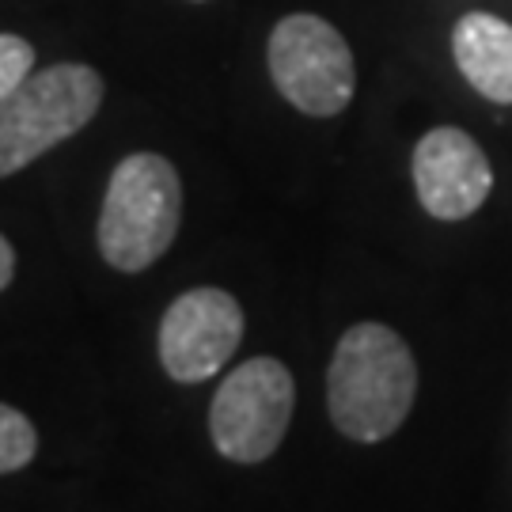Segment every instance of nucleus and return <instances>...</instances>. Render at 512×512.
Masks as SVG:
<instances>
[{"label": "nucleus", "instance_id": "f257e3e1", "mask_svg": "<svg viewBox=\"0 0 512 512\" xmlns=\"http://www.w3.org/2000/svg\"><path fill=\"white\" fill-rule=\"evenodd\" d=\"M418 399V361L399 330L349 327L327 368V410L342 437L376 444L403 429Z\"/></svg>", "mask_w": 512, "mask_h": 512}, {"label": "nucleus", "instance_id": "f03ea898", "mask_svg": "<svg viewBox=\"0 0 512 512\" xmlns=\"http://www.w3.org/2000/svg\"><path fill=\"white\" fill-rule=\"evenodd\" d=\"M183 183L160 152H133L110 171L99 209V255L110 270L141 274L179 236Z\"/></svg>", "mask_w": 512, "mask_h": 512}, {"label": "nucleus", "instance_id": "7ed1b4c3", "mask_svg": "<svg viewBox=\"0 0 512 512\" xmlns=\"http://www.w3.org/2000/svg\"><path fill=\"white\" fill-rule=\"evenodd\" d=\"M103 107V76L61 61L31 73L0 103V179L16 175L61 141L76 137Z\"/></svg>", "mask_w": 512, "mask_h": 512}, {"label": "nucleus", "instance_id": "20e7f679", "mask_svg": "<svg viewBox=\"0 0 512 512\" xmlns=\"http://www.w3.org/2000/svg\"><path fill=\"white\" fill-rule=\"evenodd\" d=\"M296 406L293 372L277 357L236 365L209 406V437L232 463H262L281 448Z\"/></svg>", "mask_w": 512, "mask_h": 512}, {"label": "nucleus", "instance_id": "39448f33", "mask_svg": "<svg viewBox=\"0 0 512 512\" xmlns=\"http://www.w3.org/2000/svg\"><path fill=\"white\" fill-rule=\"evenodd\" d=\"M277 92L311 118H334L357 92V65L342 31L319 16H285L266 46Z\"/></svg>", "mask_w": 512, "mask_h": 512}, {"label": "nucleus", "instance_id": "423d86ee", "mask_svg": "<svg viewBox=\"0 0 512 512\" xmlns=\"http://www.w3.org/2000/svg\"><path fill=\"white\" fill-rule=\"evenodd\" d=\"M243 308L232 293L202 285L175 296L160 323V365L175 384H202L236 357Z\"/></svg>", "mask_w": 512, "mask_h": 512}, {"label": "nucleus", "instance_id": "0eeeda50", "mask_svg": "<svg viewBox=\"0 0 512 512\" xmlns=\"http://www.w3.org/2000/svg\"><path fill=\"white\" fill-rule=\"evenodd\" d=\"M414 190L429 217L467 220L490 198L494 171L471 133L437 126L414 148Z\"/></svg>", "mask_w": 512, "mask_h": 512}, {"label": "nucleus", "instance_id": "6e6552de", "mask_svg": "<svg viewBox=\"0 0 512 512\" xmlns=\"http://www.w3.org/2000/svg\"><path fill=\"white\" fill-rule=\"evenodd\" d=\"M452 54L463 80L482 99L512 107V27L490 12H467L452 31Z\"/></svg>", "mask_w": 512, "mask_h": 512}, {"label": "nucleus", "instance_id": "1a4fd4ad", "mask_svg": "<svg viewBox=\"0 0 512 512\" xmlns=\"http://www.w3.org/2000/svg\"><path fill=\"white\" fill-rule=\"evenodd\" d=\"M38 452V433L27 414L0 403V475L23 471Z\"/></svg>", "mask_w": 512, "mask_h": 512}, {"label": "nucleus", "instance_id": "9d476101", "mask_svg": "<svg viewBox=\"0 0 512 512\" xmlns=\"http://www.w3.org/2000/svg\"><path fill=\"white\" fill-rule=\"evenodd\" d=\"M35 73V46L19 35H0V103Z\"/></svg>", "mask_w": 512, "mask_h": 512}, {"label": "nucleus", "instance_id": "9b49d317", "mask_svg": "<svg viewBox=\"0 0 512 512\" xmlns=\"http://www.w3.org/2000/svg\"><path fill=\"white\" fill-rule=\"evenodd\" d=\"M12 277H16V251H12V243L0 236V293L12 285Z\"/></svg>", "mask_w": 512, "mask_h": 512}]
</instances>
